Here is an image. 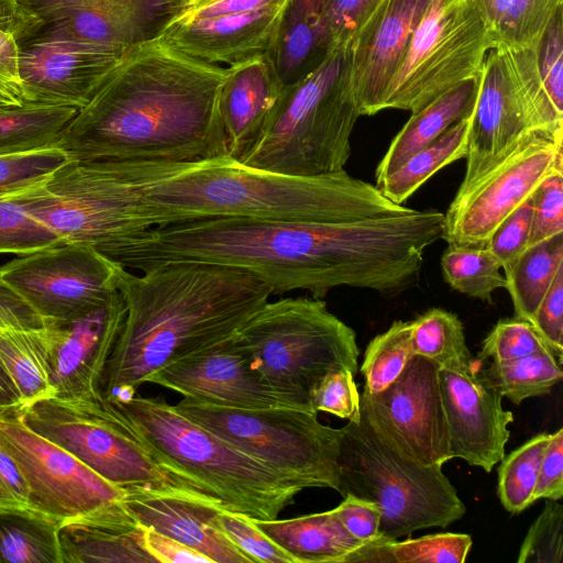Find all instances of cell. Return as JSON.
I'll use <instances>...</instances> for the list:
<instances>
[{"mask_svg": "<svg viewBox=\"0 0 563 563\" xmlns=\"http://www.w3.org/2000/svg\"><path fill=\"white\" fill-rule=\"evenodd\" d=\"M531 217L532 196L496 228L485 244L503 267L515 261L528 247Z\"/></svg>", "mask_w": 563, "mask_h": 563, "instance_id": "cell-52", "label": "cell"}, {"mask_svg": "<svg viewBox=\"0 0 563 563\" xmlns=\"http://www.w3.org/2000/svg\"><path fill=\"white\" fill-rule=\"evenodd\" d=\"M180 1H181L184 4H187V3L192 2V1H195V0H180Z\"/></svg>", "mask_w": 563, "mask_h": 563, "instance_id": "cell-61", "label": "cell"}, {"mask_svg": "<svg viewBox=\"0 0 563 563\" xmlns=\"http://www.w3.org/2000/svg\"><path fill=\"white\" fill-rule=\"evenodd\" d=\"M439 377L451 459L490 472L505 456L512 412L504 409L503 397L475 365L440 369Z\"/></svg>", "mask_w": 563, "mask_h": 563, "instance_id": "cell-23", "label": "cell"}, {"mask_svg": "<svg viewBox=\"0 0 563 563\" xmlns=\"http://www.w3.org/2000/svg\"><path fill=\"white\" fill-rule=\"evenodd\" d=\"M0 364L15 387L20 405L55 396L44 328L0 327Z\"/></svg>", "mask_w": 563, "mask_h": 563, "instance_id": "cell-31", "label": "cell"}, {"mask_svg": "<svg viewBox=\"0 0 563 563\" xmlns=\"http://www.w3.org/2000/svg\"><path fill=\"white\" fill-rule=\"evenodd\" d=\"M294 563H354L371 542L353 537L333 509L289 519H253Z\"/></svg>", "mask_w": 563, "mask_h": 563, "instance_id": "cell-29", "label": "cell"}, {"mask_svg": "<svg viewBox=\"0 0 563 563\" xmlns=\"http://www.w3.org/2000/svg\"><path fill=\"white\" fill-rule=\"evenodd\" d=\"M481 74L459 82L416 112L393 139L375 172L376 185L457 121L472 114Z\"/></svg>", "mask_w": 563, "mask_h": 563, "instance_id": "cell-30", "label": "cell"}, {"mask_svg": "<svg viewBox=\"0 0 563 563\" xmlns=\"http://www.w3.org/2000/svg\"><path fill=\"white\" fill-rule=\"evenodd\" d=\"M124 317V302L117 290L100 308L80 319L45 323L54 397H102V376Z\"/></svg>", "mask_w": 563, "mask_h": 563, "instance_id": "cell-22", "label": "cell"}, {"mask_svg": "<svg viewBox=\"0 0 563 563\" xmlns=\"http://www.w3.org/2000/svg\"><path fill=\"white\" fill-rule=\"evenodd\" d=\"M66 243L53 229L0 194V254H30Z\"/></svg>", "mask_w": 563, "mask_h": 563, "instance_id": "cell-43", "label": "cell"}, {"mask_svg": "<svg viewBox=\"0 0 563 563\" xmlns=\"http://www.w3.org/2000/svg\"><path fill=\"white\" fill-rule=\"evenodd\" d=\"M236 333L205 351L163 366L151 374L146 383L216 406L297 408L262 380Z\"/></svg>", "mask_w": 563, "mask_h": 563, "instance_id": "cell-20", "label": "cell"}, {"mask_svg": "<svg viewBox=\"0 0 563 563\" xmlns=\"http://www.w3.org/2000/svg\"><path fill=\"white\" fill-rule=\"evenodd\" d=\"M501 263L486 246L449 245L441 256L445 283L454 290L493 302V294L506 287Z\"/></svg>", "mask_w": 563, "mask_h": 563, "instance_id": "cell-39", "label": "cell"}, {"mask_svg": "<svg viewBox=\"0 0 563 563\" xmlns=\"http://www.w3.org/2000/svg\"><path fill=\"white\" fill-rule=\"evenodd\" d=\"M120 264L93 246L67 242L0 266V283L44 321L69 322L100 308L117 289Z\"/></svg>", "mask_w": 563, "mask_h": 563, "instance_id": "cell-15", "label": "cell"}, {"mask_svg": "<svg viewBox=\"0 0 563 563\" xmlns=\"http://www.w3.org/2000/svg\"><path fill=\"white\" fill-rule=\"evenodd\" d=\"M534 133L563 135V113L544 89L536 51L490 48L481 70L457 191L471 187Z\"/></svg>", "mask_w": 563, "mask_h": 563, "instance_id": "cell-11", "label": "cell"}, {"mask_svg": "<svg viewBox=\"0 0 563 563\" xmlns=\"http://www.w3.org/2000/svg\"><path fill=\"white\" fill-rule=\"evenodd\" d=\"M439 371L413 355L386 389L361 396V417L393 448L424 466L451 460Z\"/></svg>", "mask_w": 563, "mask_h": 563, "instance_id": "cell-17", "label": "cell"}, {"mask_svg": "<svg viewBox=\"0 0 563 563\" xmlns=\"http://www.w3.org/2000/svg\"><path fill=\"white\" fill-rule=\"evenodd\" d=\"M43 319L14 291L0 283V327L41 329Z\"/></svg>", "mask_w": 563, "mask_h": 563, "instance_id": "cell-59", "label": "cell"}, {"mask_svg": "<svg viewBox=\"0 0 563 563\" xmlns=\"http://www.w3.org/2000/svg\"><path fill=\"white\" fill-rule=\"evenodd\" d=\"M217 521L223 533L252 563H294L290 555L269 539L251 517L222 508Z\"/></svg>", "mask_w": 563, "mask_h": 563, "instance_id": "cell-47", "label": "cell"}, {"mask_svg": "<svg viewBox=\"0 0 563 563\" xmlns=\"http://www.w3.org/2000/svg\"><path fill=\"white\" fill-rule=\"evenodd\" d=\"M16 404L20 402L15 387L0 364V408Z\"/></svg>", "mask_w": 563, "mask_h": 563, "instance_id": "cell-60", "label": "cell"}, {"mask_svg": "<svg viewBox=\"0 0 563 563\" xmlns=\"http://www.w3.org/2000/svg\"><path fill=\"white\" fill-rule=\"evenodd\" d=\"M309 399L317 412L324 411L353 422L361 420V396L349 368L328 372L311 389Z\"/></svg>", "mask_w": 563, "mask_h": 563, "instance_id": "cell-48", "label": "cell"}, {"mask_svg": "<svg viewBox=\"0 0 563 563\" xmlns=\"http://www.w3.org/2000/svg\"><path fill=\"white\" fill-rule=\"evenodd\" d=\"M287 0H195L161 42L190 57L233 65L268 51Z\"/></svg>", "mask_w": 563, "mask_h": 563, "instance_id": "cell-18", "label": "cell"}, {"mask_svg": "<svg viewBox=\"0 0 563 563\" xmlns=\"http://www.w3.org/2000/svg\"><path fill=\"white\" fill-rule=\"evenodd\" d=\"M59 147L0 157V194L30 186L68 162Z\"/></svg>", "mask_w": 563, "mask_h": 563, "instance_id": "cell-49", "label": "cell"}, {"mask_svg": "<svg viewBox=\"0 0 563 563\" xmlns=\"http://www.w3.org/2000/svg\"><path fill=\"white\" fill-rule=\"evenodd\" d=\"M59 525L30 509H0V563H63Z\"/></svg>", "mask_w": 563, "mask_h": 563, "instance_id": "cell-36", "label": "cell"}, {"mask_svg": "<svg viewBox=\"0 0 563 563\" xmlns=\"http://www.w3.org/2000/svg\"><path fill=\"white\" fill-rule=\"evenodd\" d=\"M0 443L20 466L30 509L62 523L123 504L126 490L32 430L20 404L0 408Z\"/></svg>", "mask_w": 563, "mask_h": 563, "instance_id": "cell-14", "label": "cell"}, {"mask_svg": "<svg viewBox=\"0 0 563 563\" xmlns=\"http://www.w3.org/2000/svg\"><path fill=\"white\" fill-rule=\"evenodd\" d=\"M284 84L266 53L230 65L219 95L228 155L240 161L262 139Z\"/></svg>", "mask_w": 563, "mask_h": 563, "instance_id": "cell-26", "label": "cell"}, {"mask_svg": "<svg viewBox=\"0 0 563 563\" xmlns=\"http://www.w3.org/2000/svg\"><path fill=\"white\" fill-rule=\"evenodd\" d=\"M466 533L442 532L390 543L395 563H464L472 547Z\"/></svg>", "mask_w": 563, "mask_h": 563, "instance_id": "cell-45", "label": "cell"}, {"mask_svg": "<svg viewBox=\"0 0 563 563\" xmlns=\"http://www.w3.org/2000/svg\"><path fill=\"white\" fill-rule=\"evenodd\" d=\"M340 494L376 503L389 540L460 520L466 507L442 466H424L384 440L362 417L341 428Z\"/></svg>", "mask_w": 563, "mask_h": 563, "instance_id": "cell-8", "label": "cell"}, {"mask_svg": "<svg viewBox=\"0 0 563 563\" xmlns=\"http://www.w3.org/2000/svg\"><path fill=\"white\" fill-rule=\"evenodd\" d=\"M174 408L245 454L287 474L306 488L340 493L341 429L319 422L317 412L290 407L239 409L184 397Z\"/></svg>", "mask_w": 563, "mask_h": 563, "instance_id": "cell-12", "label": "cell"}, {"mask_svg": "<svg viewBox=\"0 0 563 563\" xmlns=\"http://www.w3.org/2000/svg\"><path fill=\"white\" fill-rule=\"evenodd\" d=\"M143 544L154 562L158 563H211V561L198 551L181 542L157 532L154 529L143 527Z\"/></svg>", "mask_w": 563, "mask_h": 563, "instance_id": "cell-58", "label": "cell"}, {"mask_svg": "<svg viewBox=\"0 0 563 563\" xmlns=\"http://www.w3.org/2000/svg\"><path fill=\"white\" fill-rule=\"evenodd\" d=\"M236 336L262 380L302 410L314 411L309 394L328 372L345 367L355 375L358 369L355 332L323 299L267 301Z\"/></svg>", "mask_w": 563, "mask_h": 563, "instance_id": "cell-7", "label": "cell"}, {"mask_svg": "<svg viewBox=\"0 0 563 563\" xmlns=\"http://www.w3.org/2000/svg\"><path fill=\"white\" fill-rule=\"evenodd\" d=\"M443 218L434 209L408 208L344 222L201 219L154 227L106 256L140 272L168 262L229 266L277 295L306 290L323 299L347 286L397 296L418 284Z\"/></svg>", "mask_w": 563, "mask_h": 563, "instance_id": "cell-1", "label": "cell"}, {"mask_svg": "<svg viewBox=\"0 0 563 563\" xmlns=\"http://www.w3.org/2000/svg\"><path fill=\"white\" fill-rule=\"evenodd\" d=\"M411 324L415 355L446 371H463L475 365L466 345L463 323L455 313L431 308Z\"/></svg>", "mask_w": 563, "mask_h": 563, "instance_id": "cell-37", "label": "cell"}, {"mask_svg": "<svg viewBox=\"0 0 563 563\" xmlns=\"http://www.w3.org/2000/svg\"><path fill=\"white\" fill-rule=\"evenodd\" d=\"M0 509H30V490L27 482L16 461L1 443Z\"/></svg>", "mask_w": 563, "mask_h": 563, "instance_id": "cell-57", "label": "cell"}, {"mask_svg": "<svg viewBox=\"0 0 563 563\" xmlns=\"http://www.w3.org/2000/svg\"><path fill=\"white\" fill-rule=\"evenodd\" d=\"M124 506L139 525L168 536L207 556L211 563H252L220 529L222 504L184 490L125 489Z\"/></svg>", "mask_w": 563, "mask_h": 563, "instance_id": "cell-25", "label": "cell"}, {"mask_svg": "<svg viewBox=\"0 0 563 563\" xmlns=\"http://www.w3.org/2000/svg\"><path fill=\"white\" fill-rule=\"evenodd\" d=\"M532 217L528 246L563 233V169L544 178L532 192Z\"/></svg>", "mask_w": 563, "mask_h": 563, "instance_id": "cell-50", "label": "cell"}, {"mask_svg": "<svg viewBox=\"0 0 563 563\" xmlns=\"http://www.w3.org/2000/svg\"><path fill=\"white\" fill-rule=\"evenodd\" d=\"M543 352L553 351L530 322L514 317L494 325L482 342L478 358L497 363Z\"/></svg>", "mask_w": 563, "mask_h": 563, "instance_id": "cell-44", "label": "cell"}, {"mask_svg": "<svg viewBox=\"0 0 563 563\" xmlns=\"http://www.w3.org/2000/svg\"><path fill=\"white\" fill-rule=\"evenodd\" d=\"M432 0H380L350 44L351 85L360 115L384 110L387 90Z\"/></svg>", "mask_w": 563, "mask_h": 563, "instance_id": "cell-24", "label": "cell"}, {"mask_svg": "<svg viewBox=\"0 0 563 563\" xmlns=\"http://www.w3.org/2000/svg\"><path fill=\"white\" fill-rule=\"evenodd\" d=\"M128 48L77 40L42 25L19 44L24 102L82 109Z\"/></svg>", "mask_w": 563, "mask_h": 563, "instance_id": "cell-19", "label": "cell"}, {"mask_svg": "<svg viewBox=\"0 0 563 563\" xmlns=\"http://www.w3.org/2000/svg\"><path fill=\"white\" fill-rule=\"evenodd\" d=\"M536 56L544 89L556 110L563 113V8L547 26Z\"/></svg>", "mask_w": 563, "mask_h": 563, "instance_id": "cell-51", "label": "cell"}, {"mask_svg": "<svg viewBox=\"0 0 563 563\" xmlns=\"http://www.w3.org/2000/svg\"><path fill=\"white\" fill-rule=\"evenodd\" d=\"M333 511L353 537L365 542L385 538L380 533L382 512L376 503L349 493Z\"/></svg>", "mask_w": 563, "mask_h": 563, "instance_id": "cell-55", "label": "cell"}, {"mask_svg": "<svg viewBox=\"0 0 563 563\" xmlns=\"http://www.w3.org/2000/svg\"><path fill=\"white\" fill-rule=\"evenodd\" d=\"M490 48L472 0H432L387 90L384 110L418 111L459 82L479 75Z\"/></svg>", "mask_w": 563, "mask_h": 563, "instance_id": "cell-13", "label": "cell"}, {"mask_svg": "<svg viewBox=\"0 0 563 563\" xmlns=\"http://www.w3.org/2000/svg\"><path fill=\"white\" fill-rule=\"evenodd\" d=\"M563 266V233L528 246L504 266L506 289L515 318L531 322L540 302Z\"/></svg>", "mask_w": 563, "mask_h": 563, "instance_id": "cell-33", "label": "cell"}, {"mask_svg": "<svg viewBox=\"0 0 563 563\" xmlns=\"http://www.w3.org/2000/svg\"><path fill=\"white\" fill-rule=\"evenodd\" d=\"M380 0H331L324 15V27L331 48L350 45Z\"/></svg>", "mask_w": 563, "mask_h": 563, "instance_id": "cell-53", "label": "cell"}, {"mask_svg": "<svg viewBox=\"0 0 563 563\" xmlns=\"http://www.w3.org/2000/svg\"><path fill=\"white\" fill-rule=\"evenodd\" d=\"M358 117L350 45H336L311 73L284 87L264 135L240 162L297 176L339 172L350 157Z\"/></svg>", "mask_w": 563, "mask_h": 563, "instance_id": "cell-6", "label": "cell"}, {"mask_svg": "<svg viewBox=\"0 0 563 563\" xmlns=\"http://www.w3.org/2000/svg\"><path fill=\"white\" fill-rule=\"evenodd\" d=\"M558 169H563V135L532 134L471 187L456 191L441 239L449 245L485 246L496 228Z\"/></svg>", "mask_w": 563, "mask_h": 563, "instance_id": "cell-16", "label": "cell"}, {"mask_svg": "<svg viewBox=\"0 0 563 563\" xmlns=\"http://www.w3.org/2000/svg\"><path fill=\"white\" fill-rule=\"evenodd\" d=\"M563 497V429L552 433L543 453L533 503L545 498L561 500Z\"/></svg>", "mask_w": 563, "mask_h": 563, "instance_id": "cell-56", "label": "cell"}, {"mask_svg": "<svg viewBox=\"0 0 563 563\" xmlns=\"http://www.w3.org/2000/svg\"><path fill=\"white\" fill-rule=\"evenodd\" d=\"M20 407L32 430L118 487L184 490L210 496L198 484L164 465L103 397H49Z\"/></svg>", "mask_w": 563, "mask_h": 563, "instance_id": "cell-10", "label": "cell"}, {"mask_svg": "<svg viewBox=\"0 0 563 563\" xmlns=\"http://www.w3.org/2000/svg\"><path fill=\"white\" fill-rule=\"evenodd\" d=\"M141 272L118 268L125 317L102 376L108 400L130 399L157 369L234 335L273 295L253 275L217 264L168 262Z\"/></svg>", "mask_w": 563, "mask_h": 563, "instance_id": "cell-3", "label": "cell"}, {"mask_svg": "<svg viewBox=\"0 0 563 563\" xmlns=\"http://www.w3.org/2000/svg\"><path fill=\"white\" fill-rule=\"evenodd\" d=\"M501 397L515 405L548 395L562 379L561 362L553 352L492 363L481 373Z\"/></svg>", "mask_w": 563, "mask_h": 563, "instance_id": "cell-38", "label": "cell"}, {"mask_svg": "<svg viewBox=\"0 0 563 563\" xmlns=\"http://www.w3.org/2000/svg\"><path fill=\"white\" fill-rule=\"evenodd\" d=\"M411 321H395L367 345L361 373L364 391L377 394L391 385L415 355L411 343Z\"/></svg>", "mask_w": 563, "mask_h": 563, "instance_id": "cell-42", "label": "cell"}, {"mask_svg": "<svg viewBox=\"0 0 563 563\" xmlns=\"http://www.w3.org/2000/svg\"><path fill=\"white\" fill-rule=\"evenodd\" d=\"M563 560V506L547 499L543 510L530 526L518 563H561Z\"/></svg>", "mask_w": 563, "mask_h": 563, "instance_id": "cell-46", "label": "cell"}, {"mask_svg": "<svg viewBox=\"0 0 563 563\" xmlns=\"http://www.w3.org/2000/svg\"><path fill=\"white\" fill-rule=\"evenodd\" d=\"M77 112L41 103L0 104V157L56 147Z\"/></svg>", "mask_w": 563, "mask_h": 563, "instance_id": "cell-34", "label": "cell"}, {"mask_svg": "<svg viewBox=\"0 0 563 563\" xmlns=\"http://www.w3.org/2000/svg\"><path fill=\"white\" fill-rule=\"evenodd\" d=\"M551 435L541 432L501 459L497 494L507 511L519 514L533 504L541 460Z\"/></svg>", "mask_w": 563, "mask_h": 563, "instance_id": "cell-41", "label": "cell"}, {"mask_svg": "<svg viewBox=\"0 0 563 563\" xmlns=\"http://www.w3.org/2000/svg\"><path fill=\"white\" fill-rule=\"evenodd\" d=\"M5 196L66 243L87 244L103 255L155 227L140 190L112 162L68 161Z\"/></svg>", "mask_w": 563, "mask_h": 563, "instance_id": "cell-9", "label": "cell"}, {"mask_svg": "<svg viewBox=\"0 0 563 563\" xmlns=\"http://www.w3.org/2000/svg\"><path fill=\"white\" fill-rule=\"evenodd\" d=\"M108 401L164 465L198 484L228 510L275 519L306 488L185 418L161 397Z\"/></svg>", "mask_w": 563, "mask_h": 563, "instance_id": "cell-5", "label": "cell"}, {"mask_svg": "<svg viewBox=\"0 0 563 563\" xmlns=\"http://www.w3.org/2000/svg\"><path fill=\"white\" fill-rule=\"evenodd\" d=\"M331 0H287L266 52L284 86L317 68L331 51L324 15Z\"/></svg>", "mask_w": 563, "mask_h": 563, "instance_id": "cell-28", "label": "cell"}, {"mask_svg": "<svg viewBox=\"0 0 563 563\" xmlns=\"http://www.w3.org/2000/svg\"><path fill=\"white\" fill-rule=\"evenodd\" d=\"M493 48L506 46L536 51L563 0H472Z\"/></svg>", "mask_w": 563, "mask_h": 563, "instance_id": "cell-32", "label": "cell"}, {"mask_svg": "<svg viewBox=\"0 0 563 563\" xmlns=\"http://www.w3.org/2000/svg\"><path fill=\"white\" fill-rule=\"evenodd\" d=\"M112 163L137 187L155 227L201 219L344 222L408 209L344 169L297 176L252 167L230 155L186 163Z\"/></svg>", "mask_w": 563, "mask_h": 563, "instance_id": "cell-4", "label": "cell"}, {"mask_svg": "<svg viewBox=\"0 0 563 563\" xmlns=\"http://www.w3.org/2000/svg\"><path fill=\"white\" fill-rule=\"evenodd\" d=\"M471 122L472 114L454 123L376 186L390 201L402 205L437 172L466 157Z\"/></svg>", "mask_w": 563, "mask_h": 563, "instance_id": "cell-35", "label": "cell"}, {"mask_svg": "<svg viewBox=\"0 0 563 563\" xmlns=\"http://www.w3.org/2000/svg\"><path fill=\"white\" fill-rule=\"evenodd\" d=\"M143 527L122 505L59 525L63 563L154 562L143 544Z\"/></svg>", "mask_w": 563, "mask_h": 563, "instance_id": "cell-27", "label": "cell"}, {"mask_svg": "<svg viewBox=\"0 0 563 563\" xmlns=\"http://www.w3.org/2000/svg\"><path fill=\"white\" fill-rule=\"evenodd\" d=\"M530 323L562 363L563 266L558 271Z\"/></svg>", "mask_w": 563, "mask_h": 563, "instance_id": "cell-54", "label": "cell"}, {"mask_svg": "<svg viewBox=\"0 0 563 563\" xmlns=\"http://www.w3.org/2000/svg\"><path fill=\"white\" fill-rule=\"evenodd\" d=\"M44 27L70 37L131 47L157 40L180 0H20Z\"/></svg>", "mask_w": 563, "mask_h": 563, "instance_id": "cell-21", "label": "cell"}, {"mask_svg": "<svg viewBox=\"0 0 563 563\" xmlns=\"http://www.w3.org/2000/svg\"><path fill=\"white\" fill-rule=\"evenodd\" d=\"M227 68L158 38L129 47L57 147L79 163H186L228 155L219 110Z\"/></svg>", "mask_w": 563, "mask_h": 563, "instance_id": "cell-2", "label": "cell"}, {"mask_svg": "<svg viewBox=\"0 0 563 563\" xmlns=\"http://www.w3.org/2000/svg\"><path fill=\"white\" fill-rule=\"evenodd\" d=\"M40 19L20 0H0V104L22 106L19 44L42 29Z\"/></svg>", "mask_w": 563, "mask_h": 563, "instance_id": "cell-40", "label": "cell"}]
</instances>
